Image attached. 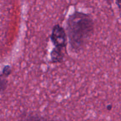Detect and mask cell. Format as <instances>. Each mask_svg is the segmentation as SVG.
<instances>
[{"label":"cell","mask_w":121,"mask_h":121,"mask_svg":"<svg viewBox=\"0 0 121 121\" xmlns=\"http://www.w3.org/2000/svg\"><path fill=\"white\" fill-rule=\"evenodd\" d=\"M94 30V23L88 14L75 11L70 15L67 21V36L70 44L74 50L83 47Z\"/></svg>","instance_id":"obj_1"},{"label":"cell","mask_w":121,"mask_h":121,"mask_svg":"<svg viewBox=\"0 0 121 121\" xmlns=\"http://www.w3.org/2000/svg\"><path fill=\"white\" fill-rule=\"evenodd\" d=\"M51 40L55 48L63 50L67 46V36L66 31L60 25L57 24L53 27L52 34L50 36Z\"/></svg>","instance_id":"obj_2"},{"label":"cell","mask_w":121,"mask_h":121,"mask_svg":"<svg viewBox=\"0 0 121 121\" xmlns=\"http://www.w3.org/2000/svg\"><path fill=\"white\" fill-rule=\"evenodd\" d=\"M64 53L63 50L54 48L51 53V61L53 63H61L63 61Z\"/></svg>","instance_id":"obj_3"},{"label":"cell","mask_w":121,"mask_h":121,"mask_svg":"<svg viewBox=\"0 0 121 121\" xmlns=\"http://www.w3.org/2000/svg\"><path fill=\"white\" fill-rule=\"evenodd\" d=\"M7 86V81L3 75H0V93L5 90Z\"/></svg>","instance_id":"obj_4"},{"label":"cell","mask_w":121,"mask_h":121,"mask_svg":"<svg viewBox=\"0 0 121 121\" xmlns=\"http://www.w3.org/2000/svg\"><path fill=\"white\" fill-rule=\"evenodd\" d=\"M24 121H48L47 119L37 116H32L27 118Z\"/></svg>","instance_id":"obj_5"},{"label":"cell","mask_w":121,"mask_h":121,"mask_svg":"<svg viewBox=\"0 0 121 121\" xmlns=\"http://www.w3.org/2000/svg\"><path fill=\"white\" fill-rule=\"evenodd\" d=\"M11 73V67L9 66H5L3 69L2 70V74L4 77H7Z\"/></svg>","instance_id":"obj_6"}]
</instances>
